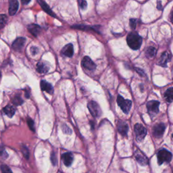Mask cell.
<instances>
[{
    "instance_id": "9c48e42d",
    "label": "cell",
    "mask_w": 173,
    "mask_h": 173,
    "mask_svg": "<svg viewBox=\"0 0 173 173\" xmlns=\"http://www.w3.org/2000/svg\"><path fill=\"white\" fill-rule=\"evenodd\" d=\"M135 156L137 162H139V164H140L142 166H145L148 164V158L145 156L144 154L142 153V152L140 150H137L135 151Z\"/></svg>"
},
{
    "instance_id": "5bb4252c",
    "label": "cell",
    "mask_w": 173,
    "mask_h": 173,
    "mask_svg": "<svg viewBox=\"0 0 173 173\" xmlns=\"http://www.w3.org/2000/svg\"><path fill=\"white\" fill-rule=\"evenodd\" d=\"M61 53H62V55L64 56L69 57H72L74 54V47L73 44H67L66 45L63 47L62 51H61Z\"/></svg>"
},
{
    "instance_id": "7402d4cb",
    "label": "cell",
    "mask_w": 173,
    "mask_h": 173,
    "mask_svg": "<svg viewBox=\"0 0 173 173\" xmlns=\"http://www.w3.org/2000/svg\"><path fill=\"white\" fill-rule=\"evenodd\" d=\"M156 53V49L154 47H150L146 51V56L148 57H153Z\"/></svg>"
},
{
    "instance_id": "f1b7e54d",
    "label": "cell",
    "mask_w": 173,
    "mask_h": 173,
    "mask_svg": "<svg viewBox=\"0 0 173 173\" xmlns=\"http://www.w3.org/2000/svg\"><path fill=\"white\" fill-rule=\"evenodd\" d=\"M22 151L24 155H25V158L28 159L29 156V152L28 149H27L26 147L24 146L22 147Z\"/></svg>"
},
{
    "instance_id": "f546056e",
    "label": "cell",
    "mask_w": 173,
    "mask_h": 173,
    "mask_svg": "<svg viewBox=\"0 0 173 173\" xmlns=\"http://www.w3.org/2000/svg\"><path fill=\"white\" fill-rule=\"evenodd\" d=\"M0 155H2L4 158H7L8 156V154L6 153V151L5 150V149L3 148V147L2 146H0Z\"/></svg>"
},
{
    "instance_id": "4fadbf2b",
    "label": "cell",
    "mask_w": 173,
    "mask_h": 173,
    "mask_svg": "<svg viewBox=\"0 0 173 173\" xmlns=\"http://www.w3.org/2000/svg\"><path fill=\"white\" fill-rule=\"evenodd\" d=\"M171 60V55L167 52H165L162 54V56L159 60V65L163 67H167V64L168 62H170Z\"/></svg>"
},
{
    "instance_id": "d4e9b609",
    "label": "cell",
    "mask_w": 173,
    "mask_h": 173,
    "mask_svg": "<svg viewBox=\"0 0 173 173\" xmlns=\"http://www.w3.org/2000/svg\"><path fill=\"white\" fill-rule=\"evenodd\" d=\"M27 123H28V124H29V127L30 128V129L33 131V132L35 131V125H34V122L31 119V118H29L28 119H27Z\"/></svg>"
},
{
    "instance_id": "7a4b0ae2",
    "label": "cell",
    "mask_w": 173,
    "mask_h": 173,
    "mask_svg": "<svg viewBox=\"0 0 173 173\" xmlns=\"http://www.w3.org/2000/svg\"><path fill=\"white\" fill-rule=\"evenodd\" d=\"M157 158L158 164L162 165L164 163H169L172 160V155L170 151L165 150V149H162L158 151Z\"/></svg>"
},
{
    "instance_id": "8992f818",
    "label": "cell",
    "mask_w": 173,
    "mask_h": 173,
    "mask_svg": "<svg viewBox=\"0 0 173 173\" xmlns=\"http://www.w3.org/2000/svg\"><path fill=\"white\" fill-rule=\"evenodd\" d=\"M88 108H89L91 114L92 115L94 118H97L100 116L101 114V108L96 101H91L90 102H89V104H88Z\"/></svg>"
},
{
    "instance_id": "836d02e7",
    "label": "cell",
    "mask_w": 173,
    "mask_h": 173,
    "mask_svg": "<svg viewBox=\"0 0 173 173\" xmlns=\"http://www.w3.org/2000/svg\"><path fill=\"white\" fill-rule=\"evenodd\" d=\"M21 2L23 4L26 5V4H28V3L30 2V0H21Z\"/></svg>"
},
{
    "instance_id": "484cf974",
    "label": "cell",
    "mask_w": 173,
    "mask_h": 173,
    "mask_svg": "<svg viewBox=\"0 0 173 173\" xmlns=\"http://www.w3.org/2000/svg\"><path fill=\"white\" fill-rule=\"evenodd\" d=\"M1 171L3 173H12V171L10 170V168L6 165H2L1 166Z\"/></svg>"
},
{
    "instance_id": "3957f363",
    "label": "cell",
    "mask_w": 173,
    "mask_h": 173,
    "mask_svg": "<svg viewBox=\"0 0 173 173\" xmlns=\"http://www.w3.org/2000/svg\"><path fill=\"white\" fill-rule=\"evenodd\" d=\"M117 103L124 114H128L132 107V101L131 100H125L122 96H118L117 98Z\"/></svg>"
},
{
    "instance_id": "8fae6325",
    "label": "cell",
    "mask_w": 173,
    "mask_h": 173,
    "mask_svg": "<svg viewBox=\"0 0 173 173\" xmlns=\"http://www.w3.org/2000/svg\"><path fill=\"white\" fill-rule=\"evenodd\" d=\"M19 3L18 0H9V14L14 16L18 10Z\"/></svg>"
},
{
    "instance_id": "6da1fadb",
    "label": "cell",
    "mask_w": 173,
    "mask_h": 173,
    "mask_svg": "<svg viewBox=\"0 0 173 173\" xmlns=\"http://www.w3.org/2000/svg\"><path fill=\"white\" fill-rule=\"evenodd\" d=\"M127 42L130 48L133 50H137L141 45L142 38L137 33H131L127 36Z\"/></svg>"
},
{
    "instance_id": "2e32d148",
    "label": "cell",
    "mask_w": 173,
    "mask_h": 173,
    "mask_svg": "<svg viewBox=\"0 0 173 173\" xmlns=\"http://www.w3.org/2000/svg\"><path fill=\"white\" fill-rule=\"evenodd\" d=\"M49 70V66L45 62H39L37 64V72L41 74H45L47 73Z\"/></svg>"
},
{
    "instance_id": "d590c367",
    "label": "cell",
    "mask_w": 173,
    "mask_h": 173,
    "mask_svg": "<svg viewBox=\"0 0 173 173\" xmlns=\"http://www.w3.org/2000/svg\"><path fill=\"white\" fill-rule=\"evenodd\" d=\"M171 21L173 24V11L171 13Z\"/></svg>"
},
{
    "instance_id": "7c38bea8",
    "label": "cell",
    "mask_w": 173,
    "mask_h": 173,
    "mask_svg": "<svg viewBox=\"0 0 173 173\" xmlns=\"http://www.w3.org/2000/svg\"><path fill=\"white\" fill-rule=\"evenodd\" d=\"M117 128L119 133L123 137H126L128 134V124L124 121H119L117 124Z\"/></svg>"
},
{
    "instance_id": "4316f807",
    "label": "cell",
    "mask_w": 173,
    "mask_h": 173,
    "mask_svg": "<svg viewBox=\"0 0 173 173\" xmlns=\"http://www.w3.org/2000/svg\"><path fill=\"white\" fill-rule=\"evenodd\" d=\"M79 4L81 9H85L87 6V3L85 0H79Z\"/></svg>"
},
{
    "instance_id": "74e56055",
    "label": "cell",
    "mask_w": 173,
    "mask_h": 173,
    "mask_svg": "<svg viewBox=\"0 0 173 173\" xmlns=\"http://www.w3.org/2000/svg\"><path fill=\"white\" fill-rule=\"evenodd\" d=\"M172 137H173V134H172Z\"/></svg>"
},
{
    "instance_id": "8d00e7d4",
    "label": "cell",
    "mask_w": 173,
    "mask_h": 173,
    "mask_svg": "<svg viewBox=\"0 0 173 173\" xmlns=\"http://www.w3.org/2000/svg\"><path fill=\"white\" fill-rule=\"evenodd\" d=\"M0 79H1V73H0Z\"/></svg>"
},
{
    "instance_id": "30bf717a",
    "label": "cell",
    "mask_w": 173,
    "mask_h": 173,
    "mask_svg": "<svg viewBox=\"0 0 173 173\" xmlns=\"http://www.w3.org/2000/svg\"><path fill=\"white\" fill-rule=\"evenodd\" d=\"M26 39L25 37H18L12 43V48L15 51H20L25 45Z\"/></svg>"
},
{
    "instance_id": "cb8c5ba5",
    "label": "cell",
    "mask_w": 173,
    "mask_h": 173,
    "mask_svg": "<svg viewBox=\"0 0 173 173\" xmlns=\"http://www.w3.org/2000/svg\"><path fill=\"white\" fill-rule=\"evenodd\" d=\"M13 103L16 106H20V105H22L23 104V100L19 96H16L13 100Z\"/></svg>"
},
{
    "instance_id": "603a6c76",
    "label": "cell",
    "mask_w": 173,
    "mask_h": 173,
    "mask_svg": "<svg viewBox=\"0 0 173 173\" xmlns=\"http://www.w3.org/2000/svg\"><path fill=\"white\" fill-rule=\"evenodd\" d=\"M7 22V16L5 14H0V29L4 27Z\"/></svg>"
},
{
    "instance_id": "9a60e30c",
    "label": "cell",
    "mask_w": 173,
    "mask_h": 173,
    "mask_svg": "<svg viewBox=\"0 0 173 173\" xmlns=\"http://www.w3.org/2000/svg\"><path fill=\"white\" fill-rule=\"evenodd\" d=\"M73 155L70 152L64 153L62 155V160L66 167H70L73 162Z\"/></svg>"
},
{
    "instance_id": "4dcf8cb0",
    "label": "cell",
    "mask_w": 173,
    "mask_h": 173,
    "mask_svg": "<svg viewBox=\"0 0 173 173\" xmlns=\"http://www.w3.org/2000/svg\"><path fill=\"white\" fill-rule=\"evenodd\" d=\"M130 26L132 29H135L137 26V20L136 19H131L130 20Z\"/></svg>"
},
{
    "instance_id": "83f0119b",
    "label": "cell",
    "mask_w": 173,
    "mask_h": 173,
    "mask_svg": "<svg viewBox=\"0 0 173 173\" xmlns=\"http://www.w3.org/2000/svg\"><path fill=\"white\" fill-rule=\"evenodd\" d=\"M62 130L64 131V133H65L66 134H71L72 133V131H71V129L70 128L67 126V125L66 124H64L63 125V127H62Z\"/></svg>"
},
{
    "instance_id": "d6986e66",
    "label": "cell",
    "mask_w": 173,
    "mask_h": 173,
    "mask_svg": "<svg viewBox=\"0 0 173 173\" xmlns=\"http://www.w3.org/2000/svg\"><path fill=\"white\" fill-rule=\"evenodd\" d=\"M37 2H39V5L41 6V7L42 9H43V10H44V11H45L47 14H48L49 15L52 16H53V17H55V16H56L55 14H53V12H52V10L50 9L49 6L48 5H47L45 2L43 1V0H37Z\"/></svg>"
},
{
    "instance_id": "ba28073f",
    "label": "cell",
    "mask_w": 173,
    "mask_h": 173,
    "mask_svg": "<svg viewBox=\"0 0 173 173\" xmlns=\"http://www.w3.org/2000/svg\"><path fill=\"white\" fill-rule=\"evenodd\" d=\"M166 129V125L164 123L157 124L153 128V135L155 137L160 138L164 135Z\"/></svg>"
},
{
    "instance_id": "e0dca14e",
    "label": "cell",
    "mask_w": 173,
    "mask_h": 173,
    "mask_svg": "<svg viewBox=\"0 0 173 173\" xmlns=\"http://www.w3.org/2000/svg\"><path fill=\"white\" fill-rule=\"evenodd\" d=\"M41 89L49 94H52L53 92V88L52 85L43 80L41 81Z\"/></svg>"
},
{
    "instance_id": "ffe728a7",
    "label": "cell",
    "mask_w": 173,
    "mask_h": 173,
    "mask_svg": "<svg viewBox=\"0 0 173 173\" xmlns=\"http://www.w3.org/2000/svg\"><path fill=\"white\" fill-rule=\"evenodd\" d=\"M3 111L4 114L10 118H12L15 114V108L12 106H10V105L3 108Z\"/></svg>"
},
{
    "instance_id": "52a82bcc",
    "label": "cell",
    "mask_w": 173,
    "mask_h": 173,
    "mask_svg": "<svg viewBox=\"0 0 173 173\" xmlns=\"http://www.w3.org/2000/svg\"><path fill=\"white\" fill-rule=\"evenodd\" d=\"M81 64H82V66L84 69H85L88 70L93 71L96 69V64H95V63L91 60L90 57L88 56H85L83 57L82 62H81Z\"/></svg>"
},
{
    "instance_id": "277c9868",
    "label": "cell",
    "mask_w": 173,
    "mask_h": 173,
    "mask_svg": "<svg viewBox=\"0 0 173 173\" xmlns=\"http://www.w3.org/2000/svg\"><path fill=\"white\" fill-rule=\"evenodd\" d=\"M135 133L136 135V140L137 141L141 142L143 141L147 135V130L144 126L140 124H136L135 125Z\"/></svg>"
},
{
    "instance_id": "5b68a950",
    "label": "cell",
    "mask_w": 173,
    "mask_h": 173,
    "mask_svg": "<svg viewBox=\"0 0 173 173\" xmlns=\"http://www.w3.org/2000/svg\"><path fill=\"white\" fill-rule=\"evenodd\" d=\"M159 106H160V102H159L158 101L151 100L147 102V112L151 117L155 116V115L158 114V113L159 112Z\"/></svg>"
},
{
    "instance_id": "e575fe53",
    "label": "cell",
    "mask_w": 173,
    "mask_h": 173,
    "mask_svg": "<svg viewBox=\"0 0 173 173\" xmlns=\"http://www.w3.org/2000/svg\"><path fill=\"white\" fill-rule=\"evenodd\" d=\"M158 8L159 10H161L162 9V5H161V2H158Z\"/></svg>"
},
{
    "instance_id": "1f68e13d",
    "label": "cell",
    "mask_w": 173,
    "mask_h": 173,
    "mask_svg": "<svg viewBox=\"0 0 173 173\" xmlns=\"http://www.w3.org/2000/svg\"><path fill=\"white\" fill-rule=\"evenodd\" d=\"M38 52H39V49L37 47L33 46L31 47V49H30V52H31L32 55H34V56L36 55V54L38 53Z\"/></svg>"
},
{
    "instance_id": "44dd1931",
    "label": "cell",
    "mask_w": 173,
    "mask_h": 173,
    "mask_svg": "<svg viewBox=\"0 0 173 173\" xmlns=\"http://www.w3.org/2000/svg\"><path fill=\"white\" fill-rule=\"evenodd\" d=\"M164 98L168 102L171 103L173 101V87L168 89L164 93Z\"/></svg>"
},
{
    "instance_id": "d6a6232c",
    "label": "cell",
    "mask_w": 173,
    "mask_h": 173,
    "mask_svg": "<svg viewBox=\"0 0 173 173\" xmlns=\"http://www.w3.org/2000/svg\"><path fill=\"white\" fill-rule=\"evenodd\" d=\"M51 159H52V162L53 164L56 165V163H57V158H56V154H55V153H54V152H53V153H52V158H51Z\"/></svg>"
},
{
    "instance_id": "ac0fdd59",
    "label": "cell",
    "mask_w": 173,
    "mask_h": 173,
    "mask_svg": "<svg viewBox=\"0 0 173 173\" xmlns=\"http://www.w3.org/2000/svg\"><path fill=\"white\" fill-rule=\"evenodd\" d=\"M28 30L33 36L37 37L41 32V29L39 25H35V24H31V25L28 26Z\"/></svg>"
}]
</instances>
